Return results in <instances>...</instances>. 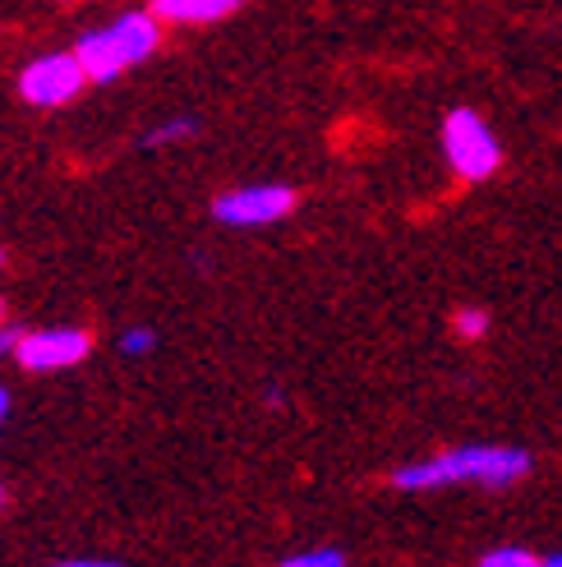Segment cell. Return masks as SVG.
Returning a JSON list of instances; mask_svg holds the SVG:
<instances>
[{
  "mask_svg": "<svg viewBox=\"0 0 562 567\" xmlns=\"http://www.w3.org/2000/svg\"><path fill=\"white\" fill-rule=\"evenodd\" d=\"M10 319V305H6V296H0V323H6Z\"/></svg>",
  "mask_w": 562,
  "mask_h": 567,
  "instance_id": "obj_17",
  "label": "cell"
},
{
  "mask_svg": "<svg viewBox=\"0 0 562 567\" xmlns=\"http://www.w3.org/2000/svg\"><path fill=\"white\" fill-rule=\"evenodd\" d=\"M6 420H10V388L0 383V430H6Z\"/></svg>",
  "mask_w": 562,
  "mask_h": 567,
  "instance_id": "obj_15",
  "label": "cell"
},
{
  "mask_svg": "<svg viewBox=\"0 0 562 567\" xmlns=\"http://www.w3.org/2000/svg\"><path fill=\"white\" fill-rule=\"evenodd\" d=\"M121 355H129V360H144V355H153L157 351V332L148 328V323H134V328H125L121 332Z\"/></svg>",
  "mask_w": 562,
  "mask_h": 567,
  "instance_id": "obj_11",
  "label": "cell"
},
{
  "mask_svg": "<svg viewBox=\"0 0 562 567\" xmlns=\"http://www.w3.org/2000/svg\"><path fill=\"white\" fill-rule=\"evenodd\" d=\"M535 471V457L517 443H461L419 457L392 471V489L402 494H429L452 485H480V489H512Z\"/></svg>",
  "mask_w": 562,
  "mask_h": 567,
  "instance_id": "obj_1",
  "label": "cell"
},
{
  "mask_svg": "<svg viewBox=\"0 0 562 567\" xmlns=\"http://www.w3.org/2000/svg\"><path fill=\"white\" fill-rule=\"evenodd\" d=\"M0 507H6V485H0Z\"/></svg>",
  "mask_w": 562,
  "mask_h": 567,
  "instance_id": "obj_18",
  "label": "cell"
},
{
  "mask_svg": "<svg viewBox=\"0 0 562 567\" xmlns=\"http://www.w3.org/2000/svg\"><path fill=\"white\" fill-rule=\"evenodd\" d=\"M244 0H153V14L162 23H180V28H204L231 19Z\"/></svg>",
  "mask_w": 562,
  "mask_h": 567,
  "instance_id": "obj_7",
  "label": "cell"
},
{
  "mask_svg": "<svg viewBox=\"0 0 562 567\" xmlns=\"http://www.w3.org/2000/svg\"><path fill=\"white\" fill-rule=\"evenodd\" d=\"M489 328H493V319L480 305H461L452 315V332L461 337V342H480V337H489Z\"/></svg>",
  "mask_w": 562,
  "mask_h": 567,
  "instance_id": "obj_9",
  "label": "cell"
},
{
  "mask_svg": "<svg viewBox=\"0 0 562 567\" xmlns=\"http://www.w3.org/2000/svg\"><path fill=\"white\" fill-rule=\"evenodd\" d=\"M443 157H447V166H452V176L480 185L502 166V144H498V134L485 125L480 111L452 106L443 116Z\"/></svg>",
  "mask_w": 562,
  "mask_h": 567,
  "instance_id": "obj_3",
  "label": "cell"
},
{
  "mask_svg": "<svg viewBox=\"0 0 562 567\" xmlns=\"http://www.w3.org/2000/svg\"><path fill=\"white\" fill-rule=\"evenodd\" d=\"M93 355V337L83 328H33L19 337L14 360L28 374H55V370H74Z\"/></svg>",
  "mask_w": 562,
  "mask_h": 567,
  "instance_id": "obj_6",
  "label": "cell"
},
{
  "mask_svg": "<svg viewBox=\"0 0 562 567\" xmlns=\"http://www.w3.org/2000/svg\"><path fill=\"white\" fill-rule=\"evenodd\" d=\"M544 567H562V549L558 554H544Z\"/></svg>",
  "mask_w": 562,
  "mask_h": 567,
  "instance_id": "obj_16",
  "label": "cell"
},
{
  "mask_svg": "<svg viewBox=\"0 0 562 567\" xmlns=\"http://www.w3.org/2000/svg\"><path fill=\"white\" fill-rule=\"evenodd\" d=\"M0 268H6V249H0Z\"/></svg>",
  "mask_w": 562,
  "mask_h": 567,
  "instance_id": "obj_19",
  "label": "cell"
},
{
  "mask_svg": "<svg viewBox=\"0 0 562 567\" xmlns=\"http://www.w3.org/2000/svg\"><path fill=\"white\" fill-rule=\"evenodd\" d=\"M157 47H162V19L153 10H125L111 23L93 28V33H83L74 55L89 83H116L125 70L144 65Z\"/></svg>",
  "mask_w": 562,
  "mask_h": 567,
  "instance_id": "obj_2",
  "label": "cell"
},
{
  "mask_svg": "<svg viewBox=\"0 0 562 567\" xmlns=\"http://www.w3.org/2000/svg\"><path fill=\"white\" fill-rule=\"evenodd\" d=\"M199 134V121L194 116H171V121H162L144 134V148H176V144H189V138Z\"/></svg>",
  "mask_w": 562,
  "mask_h": 567,
  "instance_id": "obj_8",
  "label": "cell"
},
{
  "mask_svg": "<svg viewBox=\"0 0 562 567\" xmlns=\"http://www.w3.org/2000/svg\"><path fill=\"white\" fill-rule=\"evenodd\" d=\"M19 337H23V328H14V323H0V360H6V355H14Z\"/></svg>",
  "mask_w": 562,
  "mask_h": 567,
  "instance_id": "obj_13",
  "label": "cell"
},
{
  "mask_svg": "<svg viewBox=\"0 0 562 567\" xmlns=\"http://www.w3.org/2000/svg\"><path fill=\"white\" fill-rule=\"evenodd\" d=\"M277 567H346V554L332 549V545H323V549H304V554L281 558Z\"/></svg>",
  "mask_w": 562,
  "mask_h": 567,
  "instance_id": "obj_12",
  "label": "cell"
},
{
  "mask_svg": "<svg viewBox=\"0 0 562 567\" xmlns=\"http://www.w3.org/2000/svg\"><path fill=\"white\" fill-rule=\"evenodd\" d=\"M480 567H544V554L525 549V545H498L480 558Z\"/></svg>",
  "mask_w": 562,
  "mask_h": 567,
  "instance_id": "obj_10",
  "label": "cell"
},
{
  "mask_svg": "<svg viewBox=\"0 0 562 567\" xmlns=\"http://www.w3.org/2000/svg\"><path fill=\"white\" fill-rule=\"evenodd\" d=\"M55 567H121V563H111V558H70V563H55Z\"/></svg>",
  "mask_w": 562,
  "mask_h": 567,
  "instance_id": "obj_14",
  "label": "cell"
},
{
  "mask_svg": "<svg viewBox=\"0 0 562 567\" xmlns=\"http://www.w3.org/2000/svg\"><path fill=\"white\" fill-rule=\"evenodd\" d=\"M83 89H89V74H83L74 51H46L19 70V97L28 106H42V111L70 106Z\"/></svg>",
  "mask_w": 562,
  "mask_h": 567,
  "instance_id": "obj_5",
  "label": "cell"
},
{
  "mask_svg": "<svg viewBox=\"0 0 562 567\" xmlns=\"http://www.w3.org/2000/svg\"><path fill=\"white\" fill-rule=\"evenodd\" d=\"M295 213V189L281 181H259V185H236L212 198V217L236 231H259V226H277Z\"/></svg>",
  "mask_w": 562,
  "mask_h": 567,
  "instance_id": "obj_4",
  "label": "cell"
}]
</instances>
